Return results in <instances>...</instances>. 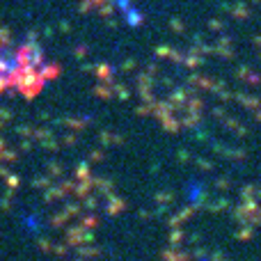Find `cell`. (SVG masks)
Returning a JSON list of instances; mask_svg holds the SVG:
<instances>
[{
	"mask_svg": "<svg viewBox=\"0 0 261 261\" xmlns=\"http://www.w3.org/2000/svg\"><path fill=\"white\" fill-rule=\"evenodd\" d=\"M57 76V67L37 46L21 42H0V92L35 96Z\"/></svg>",
	"mask_w": 261,
	"mask_h": 261,
	"instance_id": "1",
	"label": "cell"
}]
</instances>
